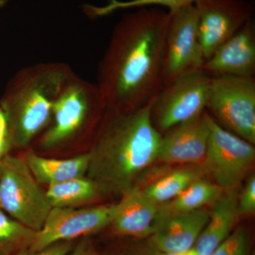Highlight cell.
I'll use <instances>...</instances> for the list:
<instances>
[{
    "label": "cell",
    "mask_w": 255,
    "mask_h": 255,
    "mask_svg": "<svg viewBox=\"0 0 255 255\" xmlns=\"http://www.w3.org/2000/svg\"><path fill=\"white\" fill-rule=\"evenodd\" d=\"M238 187L226 189L214 201L209 219L193 251L199 255H211L233 232L238 219Z\"/></svg>",
    "instance_id": "16"
},
{
    "label": "cell",
    "mask_w": 255,
    "mask_h": 255,
    "mask_svg": "<svg viewBox=\"0 0 255 255\" xmlns=\"http://www.w3.org/2000/svg\"><path fill=\"white\" fill-rule=\"evenodd\" d=\"M201 170L202 169H178L142 189L147 197L160 205L172 200L194 181L202 177Z\"/></svg>",
    "instance_id": "20"
},
{
    "label": "cell",
    "mask_w": 255,
    "mask_h": 255,
    "mask_svg": "<svg viewBox=\"0 0 255 255\" xmlns=\"http://www.w3.org/2000/svg\"><path fill=\"white\" fill-rule=\"evenodd\" d=\"M51 209L46 191L33 177L23 157L5 155L0 161V209L37 232Z\"/></svg>",
    "instance_id": "5"
},
{
    "label": "cell",
    "mask_w": 255,
    "mask_h": 255,
    "mask_svg": "<svg viewBox=\"0 0 255 255\" xmlns=\"http://www.w3.org/2000/svg\"><path fill=\"white\" fill-rule=\"evenodd\" d=\"M250 237L246 228H238L211 255H250Z\"/></svg>",
    "instance_id": "23"
},
{
    "label": "cell",
    "mask_w": 255,
    "mask_h": 255,
    "mask_svg": "<svg viewBox=\"0 0 255 255\" xmlns=\"http://www.w3.org/2000/svg\"><path fill=\"white\" fill-rule=\"evenodd\" d=\"M177 255H199L197 253H195L192 249L191 251L186 252V253H180V254H177Z\"/></svg>",
    "instance_id": "29"
},
{
    "label": "cell",
    "mask_w": 255,
    "mask_h": 255,
    "mask_svg": "<svg viewBox=\"0 0 255 255\" xmlns=\"http://www.w3.org/2000/svg\"><path fill=\"white\" fill-rule=\"evenodd\" d=\"M75 75L68 64L60 62L35 64L15 74L0 99L11 149L26 148L46 128L55 101Z\"/></svg>",
    "instance_id": "3"
},
{
    "label": "cell",
    "mask_w": 255,
    "mask_h": 255,
    "mask_svg": "<svg viewBox=\"0 0 255 255\" xmlns=\"http://www.w3.org/2000/svg\"><path fill=\"white\" fill-rule=\"evenodd\" d=\"M119 208V201L83 209L52 208L28 252L35 253L53 243L72 241L98 232L110 226Z\"/></svg>",
    "instance_id": "10"
},
{
    "label": "cell",
    "mask_w": 255,
    "mask_h": 255,
    "mask_svg": "<svg viewBox=\"0 0 255 255\" xmlns=\"http://www.w3.org/2000/svg\"><path fill=\"white\" fill-rule=\"evenodd\" d=\"M107 110L106 101L97 84L75 74L53 105L51 119L42 132L39 147L50 150L71 143L88 131Z\"/></svg>",
    "instance_id": "4"
},
{
    "label": "cell",
    "mask_w": 255,
    "mask_h": 255,
    "mask_svg": "<svg viewBox=\"0 0 255 255\" xmlns=\"http://www.w3.org/2000/svg\"><path fill=\"white\" fill-rule=\"evenodd\" d=\"M209 137V126L205 111L162 134L156 162L201 163L205 158Z\"/></svg>",
    "instance_id": "12"
},
{
    "label": "cell",
    "mask_w": 255,
    "mask_h": 255,
    "mask_svg": "<svg viewBox=\"0 0 255 255\" xmlns=\"http://www.w3.org/2000/svg\"><path fill=\"white\" fill-rule=\"evenodd\" d=\"M211 79L202 69H196L162 87L151 107L152 123L161 135L205 112Z\"/></svg>",
    "instance_id": "7"
},
{
    "label": "cell",
    "mask_w": 255,
    "mask_h": 255,
    "mask_svg": "<svg viewBox=\"0 0 255 255\" xmlns=\"http://www.w3.org/2000/svg\"><path fill=\"white\" fill-rule=\"evenodd\" d=\"M91 248L90 243L87 241H82L70 252L67 255H87Z\"/></svg>",
    "instance_id": "27"
},
{
    "label": "cell",
    "mask_w": 255,
    "mask_h": 255,
    "mask_svg": "<svg viewBox=\"0 0 255 255\" xmlns=\"http://www.w3.org/2000/svg\"><path fill=\"white\" fill-rule=\"evenodd\" d=\"M194 6L205 61L223 42L254 18V4L247 0H198Z\"/></svg>",
    "instance_id": "11"
},
{
    "label": "cell",
    "mask_w": 255,
    "mask_h": 255,
    "mask_svg": "<svg viewBox=\"0 0 255 255\" xmlns=\"http://www.w3.org/2000/svg\"><path fill=\"white\" fill-rule=\"evenodd\" d=\"M9 0H0V8H2L5 5L7 4Z\"/></svg>",
    "instance_id": "30"
},
{
    "label": "cell",
    "mask_w": 255,
    "mask_h": 255,
    "mask_svg": "<svg viewBox=\"0 0 255 255\" xmlns=\"http://www.w3.org/2000/svg\"><path fill=\"white\" fill-rule=\"evenodd\" d=\"M152 102L133 110L107 109L88 151L86 176L100 194L122 197L156 162L162 135L151 118Z\"/></svg>",
    "instance_id": "2"
},
{
    "label": "cell",
    "mask_w": 255,
    "mask_h": 255,
    "mask_svg": "<svg viewBox=\"0 0 255 255\" xmlns=\"http://www.w3.org/2000/svg\"><path fill=\"white\" fill-rule=\"evenodd\" d=\"M36 233L0 209V255H17L28 251Z\"/></svg>",
    "instance_id": "21"
},
{
    "label": "cell",
    "mask_w": 255,
    "mask_h": 255,
    "mask_svg": "<svg viewBox=\"0 0 255 255\" xmlns=\"http://www.w3.org/2000/svg\"><path fill=\"white\" fill-rule=\"evenodd\" d=\"M223 191L216 183L199 178L173 199L159 205L155 223L167 216L204 208L214 202Z\"/></svg>",
    "instance_id": "18"
},
{
    "label": "cell",
    "mask_w": 255,
    "mask_h": 255,
    "mask_svg": "<svg viewBox=\"0 0 255 255\" xmlns=\"http://www.w3.org/2000/svg\"><path fill=\"white\" fill-rule=\"evenodd\" d=\"M201 69L211 77L254 78V18L218 47L211 56L204 62Z\"/></svg>",
    "instance_id": "13"
},
{
    "label": "cell",
    "mask_w": 255,
    "mask_h": 255,
    "mask_svg": "<svg viewBox=\"0 0 255 255\" xmlns=\"http://www.w3.org/2000/svg\"><path fill=\"white\" fill-rule=\"evenodd\" d=\"M23 159L37 182L48 187L85 177L90 164L88 152L68 159H53L43 157L30 150L26 152Z\"/></svg>",
    "instance_id": "17"
},
{
    "label": "cell",
    "mask_w": 255,
    "mask_h": 255,
    "mask_svg": "<svg viewBox=\"0 0 255 255\" xmlns=\"http://www.w3.org/2000/svg\"><path fill=\"white\" fill-rule=\"evenodd\" d=\"M168 13L161 64L162 87L172 83L183 74L201 69L205 62L199 41L194 4Z\"/></svg>",
    "instance_id": "9"
},
{
    "label": "cell",
    "mask_w": 255,
    "mask_h": 255,
    "mask_svg": "<svg viewBox=\"0 0 255 255\" xmlns=\"http://www.w3.org/2000/svg\"><path fill=\"white\" fill-rule=\"evenodd\" d=\"M206 117L209 137L204 170L223 190L238 187L254 166V144L223 128L207 112Z\"/></svg>",
    "instance_id": "8"
},
{
    "label": "cell",
    "mask_w": 255,
    "mask_h": 255,
    "mask_svg": "<svg viewBox=\"0 0 255 255\" xmlns=\"http://www.w3.org/2000/svg\"><path fill=\"white\" fill-rule=\"evenodd\" d=\"M168 21V12L149 6L128 13L117 23L97 72L107 109L136 110L158 94Z\"/></svg>",
    "instance_id": "1"
},
{
    "label": "cell",
    "mask_w": 255,
    "mask_h": 255,
    "mask_svg": "<svg viewBox=\"0 0 255 255\" xmlns=\"http://www.w3.org/2000/svg\"><path fill=\"white\" fill-rule=\"evenodd\" d=\"M9 125L4 110L0 106V161L11 150Z\"/></svg>",
    "instance_id": "25"
},
{
    "label": "cell",
    "mask_w": 255,
    "mask_h": 255,
    "mask_svg": "<svg viewBox=\"0 0 255 255\" xmlns=\"http://www.w3.org/2000/svg\"><path fill=\"white\" fill-rule=\"evenodd\" d=\"M255 211V175L250 174L238 198V217L251 216Z\"/></svg>",
    "instance_id": "24"
},
{
    "label": "cell",
    "mask_w": 255,
    "mask_h": 255,
    "mask_svg": "<svg viewBox=\"0 0 255 255\" xmlns=\"http://www.w3.org/2000/svg\"><path fill=\"white\" fill-rule=\"evenodd\" d=\"M131 255H159V252L155 249V247L152 246L150 242V244L149 246L140 251L135 252Z\"/></svg>",
    "instance_id": "28"
},
{
    "label": "cell",
    "mask_w": 255,
    "mask_h": 255,
    "mask_svg": "<svg viewBox=\"0 0 255 255\" xmlns=\"http://www.w3.org/2000/svg\"><path fill=\"white\" fill-rule=\"evenodd\" d=\"M74 248L71 241H61L53 243L41 251L30 253L28 255H67Z\"/></svg>",
    "instance_id": "26"
},
{
    "label": "cell",
    "mask_w": 255,
    "mask_h": 255,
    "mask_svg": "<svg viewBox=\"0 0 255 255\" xmlns=\"http://www.w3.org/2000/svg\"><path fill=\"white\" fill-rule=\"evenodd\" d=\"M207 110L223 128L255 143V78L211 77Z\"/></svg>",
    "instance_id": "6"
},
{
    "label": "cell",
    "mask_w": 255,
    "mask_h": 255,
    "mask_svg": "<svg viewBox=\"0 0 255 255\" xmlns=\"http://www.w3.org/2000/svg\"><path fill=\"white\" fill-rule=\"evenodd\" d=\"M87 255H97V254H96L95 251H94V249L92 248V246L91 248H90V251H89V253Z\"/></svg>",
    "instance_id": "31"
},
{
    "label": "cell",
    "mask_w": 255,
    "mask_h": 255,
    "mask_svg": "<svg viewBox=\"0 0 255 255\" xmlns=\"http://www.w3.org/2000/svg\"><path fill=\"white\" fill-rule=\"evenodd\" d=\"M28 251H23L22 253H19V254H18L17 255H28Z\"/></svg>",
    "instance_id": "33"
},
{
    "label": "cell",
    "mask_w": 255,
    "mask_h": 255,
    "mask_svg": "<svg viewBox=\"0 0 255 255\" xmlns=\"http://www.w3.org/2000/svg\"><path fill=\"white\" fill-rule=\"evenodd\" d=\"M210 211L201 209L167 216L155 223L151 243L159 253L180 254L191 251L205 228Z\"/></svg>",
    "instance_id": "14"
},
{
    "label": "cell",
    "mask_w": 255,
    "mask_h": 255,
    "mask_svg": "<svg viewBox=\"0 0 255 255\" xmlns=\"http://www.w3.org/2000/svg\"><path fill=\"white\" fill-rule=\"evenodd\" d=\"M46 192L52 208L75 207L100 195L95 183L85 176L52 184Z\"/></svg>",
    "instance_id": "19"
},
{
    "label": "cell",
    "mask_w": 255,
    "mask_h": 255,
    "mask_svg": "<svg viewBox=\"0 0 255 255\" xmlns=\"http://www.w3.org/2000/svg\"><path fill=\"white\" fill-rule=\"evenodd\" d=\"M159 207L142 189L134 187L119 201L118 211L110 225L112 231L121 236L149 237L155 231Z\"/></svg>",
    "instance_id": "15"
},
{
    "label": "cell",
    "mask_w": 255,
    "mask_h": 255,
    "mask_svg": "<svg viewBox=\"0 0 255 255\" xmlns=\"http://www.w3.org/2000/svg\"><path fill=\"white\" fill-rule=\"evenodd\" d=\"M159 255H177V254H172V253H159Z\"/></svg>",
    "instance_id": "32"
},
{
    "label": "cell",
    "mask_w": 255,
    "mask_h": 255,
    "mask_svg": "<svg viewBox=\"0 0 255 255\" xmlns=\"http://www.w3.org/2000/svg\"><path fill=\"white\" fill-rule=\"evenodd\" d=\"M198 0H110L105 6H97L86 4L83 10L87 16L92 18L101 17L112 14L118 10L131 9V8L149 7L160 6L168 8L169 11L180 9L189 5L194 4Z\"/></svg>",
    "instance_id": "22"
}]
</instances>
